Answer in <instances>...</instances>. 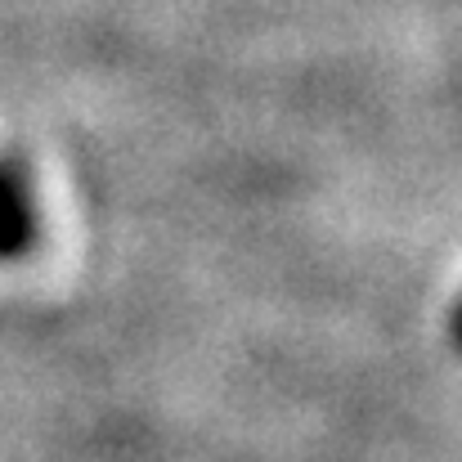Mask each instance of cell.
<instances>
[{"mask_svg":"<svg viewBox=\"0 0 462 462\" xmlns=\"http://www.w3.org/2000/svg\"><path fill=\"white\" fill-rule=\"evenodd\" d=\"M449 341L462 350V301L454 310H449Z\"/></svg>","mask_w":462,"mask_h":462,"instance_id":"7a4b0ae2","label":"cell"},{"mask_svg":"<svg viewBox=\"0 0 462 462\" xmlns=\"http://www.w3.org/2000/svg\"><path fill=\"white\" fill-rule=\"evenodd\" d=\"M36 238H41V220H36L32 184L9 157H0V265L27 261Z\"/></svg>","mask_w":462,"mask_h":462,"instance_id":"6da1fadb","label":"cell"}]
</instances>
